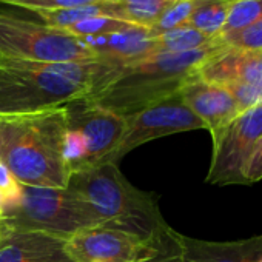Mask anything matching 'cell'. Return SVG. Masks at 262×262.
Wrapping results in <instances>:
<instances>
[{
  "label": "cell",
  "mask_w": 262,
  "mask_h": 262,
  "mask_svg": "<svg viewBox=\"0 0 262 262\" xmlns=\"http://www.w3.org/2000/svg\"><path fill=\"white\" fill-rule=\"evenodd\" d=\"M82 40L99 60L119 67L138 62L156 53V40L150 28L136 25H128L105 36L83 37Z\"/></svg>",
  "instance_id": "cell-14"
},
{
  "label": "cell",
  "mask_w": 262,
  "mask_h": 262,
  "mask_svg": "<svg viewBox=\"0 0 262 262\" xmlns=\"http://www.w3.org/2000/svg\"><path fill=\"white\" fill-rule=\"evenodd\" d=\"M0 221L10 230L43 231L65 239L103 225L94 210L70 188L30 185H22L19 199L5 205Z\"/></svg>",
  "instance_id": "cell-5"
},
{
  "label": "cell",
  "mask_w": 262,
  "mask_h": 262,
  "mask_svg": "<svg viewBox=\"0 0 262 262\" xmlns=\"http://www.w3.org/2000/svg\"><path fill=\"white\" fill-rule=\"evenodd\" d=\"M179 93L185 105L201 119L210 135L242 113L227 88L205 82L196 74L181 86Z\"/></svg>",
  "instance_id": "cell-12"
},
{
  "label": "cell",
  "mask_w": 262,
  "mask_h": 262,
  "mask_svg": "<svg viewBox=\"0 0 262 262\" xmlns=\"http://www.w3.org/2000/svg\"><path fill=\"white\" fill-rule=\"evenodd\" d=\"M224 45L236 50H247V51H262V19L248 28L241 31L227 34L221 37Z\"/></svg>",
  "instance_id": "cell-24"
},
{
  "label": "cell",
  "mask_w": 262,
  "mask_h": 262,
  "mask_svg": "<svg viewBox=\"0 0 262 262\" xmlns=\"http://www.w3.org/2000/svg\"><path fill=\"white\" fill-rule=\"evenodd\" d=\"M4 208H5V205H4V198H2V194H0V219H2V216H4Z\"/></svg>",
  "instance_id": "cell-29"
},
{
  "label": "cell",
  "mask_w": 262,
  "mask_h": 262,
  "mask_svg": "<svg viewBox=\"0 0 262 262\" xmlns=\"http://www.w3.org/2000/svg\"><path fill=\"white\" fill-rule=\"evenodd\" d=\"M222 40L187 53H155L138 62L122 65L91 99L99 106L122 117L164 99L191 79L199 67L225 48Z\"/></svg>",
  "instance_id": "cell-3"
},
{
  "label": "cell",
  "mask_w": 262,
  "mask_h": 262,
  "mask_svg": "<svg viewBox=\"0 0 262 262\" xmlns=\"http://www.w3.org/2000/svg\"><path fill=\"white\" fill-rule=\"evenodd\" d=\"M123 119L125 129L113 158L114 164H117L129 151L147 142L178 133H185V131L205 129L201 119L185 105L179 91L159 99Z\"/></svg>",
  "instance_id": "cell-8"
},
{
  "label": "cell",
  "mask_w": 262,
  "mask_h": 262,
  "mask_svg": "<svg viewBox=\"0 0 262 262\" xmlns=\"http://www.w3.org/2000/svg\"><path fill=\"white\" fill-rule=\"evenodd\" d=\"M244 178H245L247 185L262 179V136L259 138V141H257V144H256V147H254V150L248 159Z\"/></svg>",
  "instance_id": "cell-27"
},
{
  "label": "cell",
  "mask_w": 262,
  "mask_h": 262,
  "mask_svg": "<svg viewBox=\"0 0 262 262\" xmlns=\"http://www.w3.org/2000/svg\"><path fill=\"white\" fill-rule=\"evenodd\" d=\"M63 106L0 117V162L22 185L67 188L70 168L63 159Z\"/></svg>",
  "instance_id": "cell-2"
},
{
  "label": "cell",
  "mask_w": 262,
  "mask_h": 262,
  "mask_svg": "<svg viewBox=\"0 0 262 262\" xmlns=\"http://www.w3.org/2000/svg\"><path fill=\"white\" fill-rule=\"evenodd\" d=\"M196 76L221 86L262 88V51L225 47L208 57L199 67Z\"/></svg>",
  "instance_id": "cell-11"
},
{
  "label": "cell",
  "mask_w": 262,
  "mask_h": 262,
  "mask_svg": "<svg viewBox=\"0 0 262 262\" xmlns=\"http://www.w3.org/2000/svg\"><path fill=\"white\" fill-rule=\"evenodd\" d=\"M178 0H111L102 4V14L131 25L151 28Z\"/></svg>",
  "instance_id": "cell-16"
},
{
  "label": "cell",
  "mask_w": 262,
  "mask_h": 262,
  "mask_svg": "<svg viewBox=\"0 0 262 262\" xmlns=\"http://www.w3.org/2000/svg\"><path fill=\"white\" fill-rule=\"evenodd\" d=\"M236 0H193L188 25L211 39H221L230 8Z\"/></svg>",
  "instance_id": "cell-17"
},
{
  "label": "cell",
  "mask_w": 262,
  "mask_h": 262,
  "mask_svg": "<svg viewBox=\"0 0 262 262\" xmlns=\"http://www.w3.org/2000/svg\"><path fill=\"white\" fill-rule=\"evenodd\" d=\"M67 126L74 129L85 144L88 168L113 162L114 153L122 141L125 119L111 113L88 97L63 105Z\"/></svg>",
  "instance_id": "cell-10"
},
{
  "label": "cell",
  "mask_w": 262,
  "mask_h": 262,
  "mask_svg": "<svg viewBox=\"0 0 262 262\" xmlns=\"http://www.w3.org/2000/svg\"><path fill=\"white\" fill-rule=\"evenodd\" d=\"M170 230L158 241H147L122 230L99 225L71 236L67 241V251L74 262H141L159 250Z\"/></svg>",
  "instance_id": "cell-9"
},
{
  "label": "cell",
  "mask_w": 262,
  "mask_h": 262,
  "mask_svg": "<svg viewBox=\"0 0 262 262\" xmlns=\"http://www.w3.org/2000/svg\"><path fill=\"white\" fill-rule=\"evenodd\" d=\"M155 40H156V53H187V51H194L210 47L219 42L221 39H211L187 24L156 36Z\"/></svg>",
  "instance_id": "cell-18"
},
{
  "label": "cell",
  "mask_w": 262,
  "mask_h": 262,
  "mask_svg": "<svg viewBox=\"0 0 262 262\" xmlns=\"http://www.w3.org/2000/svg\"><path fill=\"white\" fill-rule=\"evenodd\" d=\"M34 13L42 19V24L57 28V30H65V31L70 27L82 20H86L96 16H103L102 4L86 5V7H79V8H68V10H39Z\"/></svg>",
  "instance_id": "cell-19"
},
{
  "label": "cell",
  "mask_w": 262,
  "mask_h": 262,
  "mask_svg": "<svg viewBox=\"0 0 262 262\" xmlns=\"http://www.w3.org/2000/svg\"><path fill=\"white\" fill-rule=\"evenodd\" d=\"M262 19V0H236L227 16L221 37L248 28Z\"/></svg>",
  "instance_id": "cell-20"
},
{
  "label": "cell",
  "mask_w": 262,
  "mask_h": 262,
  "mask_svg": "<svg viewBox=\"0 0 262 262\" xmlns=\"http://www.w3.org/2000/svg\"><path fill=\"white\" fill-rule=\"evenodd\" d=\"M184 262H256L262 254V234L216 242L178 233Z\"/></svg>",
  "instance_id": "cell-15"
},
{
  "label": "cell",
  "mask_w": 262,
  "mask_h": 262,
  "mask_svg": "<svg viewBox=\"0 0 262 262\" xmlns=\"http://www.w3.org/2000/svg\"><path fill=\"white\" fill-rule=\"evenodd\" d=\"M128 25H131V24H126V22H122V20H117L113 17H106V16H96V17H90L86 20H82V22L70 27L67 31L79 39H83V37L111 34V33L126 28Z\"/></svg>",
  "instance_id": "cell-21"
},
{
  "label": "cell",
  "mask_w": 262,
  "mask_h": 262,
  "mask_svg": "<svg viewBox=\"0 0 262 262\" xmlns=\"http://www.w3.org/2000/svg\"><path fill=\"white\" fill-rule=\"evenodd\" d=\"M117 68L119 65L103 60L62 63L0 60V117L40 113L90 97Z\"/></svg>",
  "instance_id": "cell-1"
},
{
  "label": "cell",
  "mask_w": 262,
  "mask_h": 262,
  "mask_svg": "<svg viewBox=\"0 0 262 262\" xmlns=\"http://www.w3.org/2000/svg\"><path fill=\"white\" fill-rule=\"evenodd\" d=\"M141 262H184L179 239H178V231L171 228L167 239L159 247V250L151 256L142 259Z\"/></svg>",
  "instance_id": "cell-25"
},
{
  "label": "cell",
  "mask_w": 262,
  "mask_h": 262,
  "mask_svg": "<svg viewBox=\"0 0 262 262\" xmlns=\"http://www.w3.org/2000/svg\"><path fill=\"white\" fill-rule=\"evenodd\" d=\"M67 241L43 231L8 228L0 239V262H74Z\"/></svg>",
  "instance_id": "cell-13"
},
{
  "label": "cell",
  "mask_w": 262,
  "mask_h": 262,
  "mask_svg": "<svg viewBox=\"0 0 262 262\" xmlns=\"http://www.w3.org/2000/svg\"><path fill=\"white\" fill-rule=\"evenodd\" d=\"M260 136L262 105L244 110L211 133L213 153L205 182L213 185H247L245 167Z\"/></svg>",
  "instance_id": "cell-7"
},
{
  "label": "cell",
  "mask_w": 262,
  "mask_h": 262,
  "mask_svg": "<svg viewBox=\"0 0 262 262\" xmlns=\"http://www.w3.org/2000/svg\"><path fill=\"white\" fill-rule=\"evenodd\" d=\"M67 188L94 210L103 227L147 241H158L170 230L159 210L158 198L131 185L114 162L73 173Z\"/></svg>",
  "instance_id": "cell-4"
},
{
  "label": "cell",
  "mask_w": 262,
  "mask_h": 262,
  "mask_svg": "<svg viewBox=\"0 0 262 262\" xmlns=\"http://www.w3.org/2000/svg\"><path fill=\"white\" fill-rule=\"evenodd\" d=\"M191 11H193V0H178V2H174L161 16V19L150 28L151 34L156 37L159 34H164L174 28L187 25L191 16Z\"/></svg>",
  "instance_id": "cell-22"
},
{
  "label": "cell",
  "mask_w": 262,
  "mask_h": 262,
  "mask_svg": "<svg viewBox=\"0 0 262 262\" xmlns=\"http://www.w3.org/2000/svg\"><path fill=\"white\" fill-rule=\"evenodd\" d=\"M22 190V184L14 178L10 168L0 162V194L4 198V205L13 204L19 199Z\"/></svg>",
  "instance_id": "cell-26"
},
{
  "label": "cell",
  "mask_w": 262,
  "mask_h": 262,
  "mask_svg": "<svg viewBox=\"0 0 262 262\" xmlns=\"http://www.w3.org/2000/svg\"><path fill=\"white\" fill-rule=\"evenodd\" d=\"M111 0H0V4L13 5L17 8H24L28 11H39V10H68V8H79L86 5L105 4Z\"/></svg>",
  "instance_id": "cell-23"
},
{
  "label": "cell",
  "mask_w": 262,
  "mask_h": 262,
  "mask_svg": "<svg viewBox=\"0 0 262 262\" xmlns=\"http://www.w3.org/2000/svg\"><path fill=\"white\" fill-rule=\"evenodd\" d=\"M0 60L93 62L97 56L65 30L0 13Z\"/></svg>",
  "instance_id": "cell-6"
},
{
  "label": "cell",
  "mask_w": 262,
  "mask_h": 262,
  "mask_svg": "<svg viewBox=\"0 0 262 262\" xmlns=\"http://www.w3.org/2000/svg\"><path fill=\"white\" fill-rule=\"evenodd\" d=\"M7 231H8V227H7L2 221H0V239H2V237L5 236Z\"/></svg>",
  "instance_id": "cell-28"
}]
</instances>
